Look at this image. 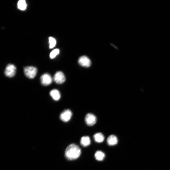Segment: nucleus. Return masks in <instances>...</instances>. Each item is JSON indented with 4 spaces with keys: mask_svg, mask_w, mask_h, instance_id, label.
Listing matches in <instances>:
<instances>
[{
    "mask_svg": "<svg viewBox=\"0 0 170 170\" xmlns=\"http://www.w3.org/2000/svg\"><path fill=\"white\" fill-rule=\"evenodd\" d=\"M18 9L21 10H24L27 8V4L25 0H20L17 3Z\"/></svg>",
    "mask_w": 170,
    "mask_h": 170,
    "instance_id": "obj_14",
    "label": "nucleus"
},
{
    "mask_svg": "<svg viewBox=\"0 0 170 170\" xmlns=\"http://www.w3.org/2000/svg\"><path fill=\"white\" fill-rule=\"evenodd\" d=\"M94 138L95 141L97 143L102 142L104 140V135L100 133L95 134L94 135Z\"/></svg>",
    "mask_w": 170,
    "mask_h": 170,
    "instance_id": "obj_12",
    "label": "nucleus"
},
{
    "mask_svg": "<svg viewBox=\"0 0 170 170\" xmlns=\"http://www.w3.org/2000/svg\"><path fill=\"white\" fill-rule=\"evenodd\" d=\"M72 113L69 109L65 110L60 115V119L63 121L66 122L71 119Z\"/></svg>",
    "mask_w": 170,
    "mask_h": 170,
    "instance_id": "obj_7",
    "label": "nucleus"
},
{
    "mask_svg": "<svg viewBox=\"0 0 170 170\" xmlns=\"http://www.w3.org/2000/svg\"><path fill=\"white\" fill-rule=\"evenodd\" d=\"M16 70L15 66L12 64H9L7 66L5 70V75L8 77H12L15 75Z\"/></svg>",
    "mask_w": 170,
    "mask_h": 170,
    "instance_id": "obj_3",
    "label": "nucleus"
},
{
    "mask_svg": "<svg viewBox=\"0 0 170 170\" xmlns=\"http://www.w3.org/2000/svg\"><path fill=\"white\" fill-rule=\"evenodd\" d=\"M49 43L50 48H53L56 45V40L54 38L50 37L49 38Z\"/></svg>",
    "mask_w": 170,
    "mask_h": 170,
    "instance_id": "obj_15",
    "label": "nucleus"
},
{
    "mask_svg": "<svg viewBox=\"0 0 170 170\" xmlns=\"http://www.w3.org/2000/svg\"><path fill=\"white\" fill-rule=\"evenodd\" d=\"M91 140L89 137L84 136L81 138L80 141L81 145L86 147L89 146L91 144Z\"/></svg>",
    "mask_w": 170,
    "mask_h": 170,
    "instance_id": "obj_11",
    "label": "nucleus"
},
{
    "mask_svg": "<svg viewBox=\"0 0 170 170\" xmlns=\"http://www.w3.org/2000/svg\"><path fill=\"white\" fill-rule=\"evenodd\" d=\"M85 120L88 125L92 126L94 125L97 122V118L93 114L89 113L86 115Z\"/></svg>",
    "mask_w": 170,
    "mask_h": 170,
    "instance_id": "obj_8",
    "label": "nucleus"
},
{
    "mask_svg": "<svg viewBox=\"0 0 170 170\" xmlns=\"http://www.w3.org/2000/svg\"><path fill=\"white\" fill-rule=\"evenodd\" d=\"M78 63L83 67L88 68L91 65V62L90 59L85 55L81 56L79 59Z\"/></svg>",
    "mask_w": 170,
    "mask_h": 170,
    "instance_id": "obj_6",
    "label": "nucleus"
},
{
    "mask_svg": "<svg viewBox=\"0 0 170 170\" xmlns=\"http://www.w3.org/2000/svg\"><path fill=\"white\" fill-rule=\"evenodd\" d=\"M24 73L26 76L30 79H34L37 73V69L33 66H28L24 68Z\"/></svg>",
    "mask_w": 170,
    "mask_h": 170,
    "instance_id": "obj_2",
    "label": "nucleus"
},
{
    "mask_svg": "<svg viewBox=\"0 0 170 170\" xmlns=\"http://www.w3.org/2000/svg\"><path fill=\"white\" fill-rule=\"evenodd\" d=\"M81 154V150L79 147L75 144H73L66 148L65 156L68 160H73L78 158Z\"/></svg>",
    "mask_w": 170,
    "mask_h": 170,
    "instance_id": "obj_1",
    "label": "nucleus"
},
{
    "mask_svg": "<svg viewBox=\"0 0 170 170\" xmlns=\"http://www.w3.org/2000/svg\"><path fill=\"white\" fill-rule=\"evenodd\" d=\"M53 80L56 83L61 84L65 82L66 77L63 73L61 71H58L55 74Z\"/></svg>",
    "mask_w": 170,
    "mask_h": 170,
    "instance_id": "obj_5",
    "label": "nucleus"
},
{
    "mask_svg": "<svg viewBox=\"0 0 170 170\" xmlns=\"http://www.w3.org/2000/svg\"><path fill=\"white\" fill-rule=\"evenodd\" d=\"M50 95L52 97L55 101H58L61 98V94L59 91L57 89L51 90Z\"/></svg>",
    "mask_w": 170,
    "mask_h": 170,
    "instance_id": "obj_10",
    "label": "nucleus"
},
{
    "mask_svg": "<svg viewBox=\"0 0 170 170\" xmlns=\"http://www.w3.org/2000/svg\"><path fill=\"white\" fill-rule=\"evenodd\" d=\"M107 142L109 145L113 146L117 144L118 140L116 136L111 135L108 137L107 139Z\"/></svg>",
    "mask_w": 170,
    "mask_h": 170,
    "instance_id": "obj_9",
    "label": "nucleus"
},
{
    "mask_svg": "<svg viewBox=\"0 0 170 170\" xmlns=\"http://www.w3.org/2000/svg\"><path fill=\"white\" fill-rule=\"evenodd\" d=\"M105 157V154L101 151H97L95 154V157L96 160L98 161L103 160Z\"/></svg>",
    "mask_w": 170,
    "mask_h": 170,
    "instance_id": "obj_13",
    "label": "nucleus"
},
{
    "mask_svg": "<svg viewBox=\"0 0 170 170\" xmlns=\"http://www.w3.org/2000/svg\"><path fill=\"white\" fill-rule=\"evenodd\" d=\"M60 51L58 49H55L53 50L50 54V57L51 59H53L56 57L59 53Z\"/></svg>",
    "mask_w": 170,
    "mask_h": 170,
    "instance_id": "obj_16",
    "label": "nucleus"
},
{
    "mask_svg": "<svg viewBox=\"0 0 170 170\" xmlns=\"http://www.w3.org/2000/svg\"><path fill=\"white\" fill-rule=\"evenodd\" d=\"M41 82L44 86H49L53 82L52 77L48 73L44 74L40 77Z\"/></svg>",
    "mask_w": 170,
    "mask_h": 170,
    "instance_id": "obj_4",
    "label": "nucleus"
}]
</instances>
